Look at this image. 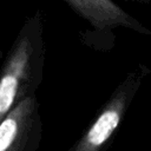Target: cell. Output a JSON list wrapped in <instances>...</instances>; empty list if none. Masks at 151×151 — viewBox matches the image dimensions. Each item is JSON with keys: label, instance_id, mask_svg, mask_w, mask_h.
Listing matches in <instances>:
<instances>
[{"label": "cell", "instance_id": "cell-1", "mask_svg": "<svg viewBox=\"0 0 151 151\" xmlns=\"http://www.w3.org/2000/svg\"><path fill=\"white\" fill-rule=\"evenodd\" d=\"M46 59L41 11L27 18L0 67V123L25 98L37 94Z\"/></svg>", "mask_w": 151, "mask_h": 151}, {"label": "cell", "instance_id": "cell-2", "mask_svg": "<svg viewBox=\"0 0 151 151\" xmlns=\"http://www.w3.org/2000/svg\"><path fill=\"white\" fill-rule=\"evenodd\" d=\"M42 134L37 94L20 101L0 123V151H38Z\"/></svg>", "mask_w": 151, "mask_h": 151}, {"label": "cell", "instance_id": "cell-3", "mask_svg": "<svg viewBox=\"0 0 151 151\" xmlns=\"http://www.w3.org/2000/svg\"><path fill=\"white\" fill-rule=\"evenodd\" d=\"M127 98L129 88L124 85L113 93L92 124L67 151H104L105 145L120 123Z\"/></svg>", "mask_w": 151, "mask_h": 151}, {"label": "cell", "instance_id": "cell-4", "mask_svg": "<svg viewBox=\"0 0 151 151\" xmlns=\"http://www.w3.org/2000/svg\"><path fill=\"white\" fill-rule=\"evenodd\" d=\"M74 13L97 29L126 26L142 31V26L112 0H61Z\"/></svg>", "mask_w": 151, "mask_h": 151}]
</instances>
